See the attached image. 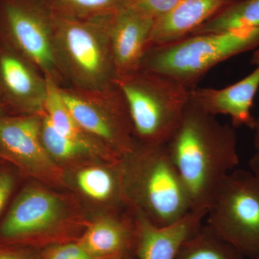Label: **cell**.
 I'll use <instances>...</instances> for the list:
<instances>
[{"label":"cell","mask_w":259,"mask_h":259,"mask_svg":"<svg viewBox=\"0 0 259 259\" xmlns=\"http://www.w3.org/2000/svg\"><path fill=\"white\" fill-rule=\"evenodd\" d=\"M136 239V215L108 214L89 227L79 242L98 259H115L134 253Z\"/></svg>","instance_id":"cell-16"},{"label":"cell","mask_w":259,"mask_h":259,"mask_svg":"<svg viewBox=\"0 0 259 259\" xmlns=\"http://www.w3.org/2000/svg\"><path fill=\"white\" fill-rule=\"evenodd\" d=\"M137 141L166 145L178 128L190 90L165 75L141 69L117 79Z\"/></svg>","instance_id":"cell-4"},{"label":"cell","mask_w":259,"mask_h":259,"mask_svg":"<svg viewBox=\"0 0 259 259\" xmlns=\"http://www.w3.org/2000/svg\"><path fill=\"white\" fill-rule=\"evenodd\" d=\"M234 247L217 236L205 223L187 238L176 259H243Z\"/></svg>","instance_id":"cell-20"},{"label":"cell","mask_w":259,"mask_h":259,"mask_svg":"<svg viewBox=\"0 0 259 259\" xmlns=\"http://www.w3.org/2000/svg\"><path fill=\"white\" fill-rule=\"evenodd\" d=\"M205 224L244 257L259 255V179L234 169L225 179L207 211Z\"/></svg>","instance_id":"cell-6"},{"label":"cell","mask_w":259,"mask_h":259,"mask_svg":"<svg viewBox=\"0 0 259 259\" xmlns=\"http://www.w3.org/2000/svg\"><path fill=\"white\" fill-rule=\"evenodd\" d=\"M181 0H129L127 6L155 21L171 12Z\"/></svg>","instance_id":"cell-23"},{"label":"cell","mask_w":259,"mask_h":259,"mask_svg":"<svg viewBox=\"0 0 259 259\" xmlns=\"http://www.w3.org/2000/svg\"><path fill=\"white\" fill-rule=\"evenodd\" d=\"M259 89V65L238 82L223 89H191L190 98L210 115L229 116L232 125L253 129L251 109Z\"/></svg>","instance_id":"cell-13"},{"label":"cell","mask_w":259,"mask_h":259,"mask_svg":"<svg viewBox=\"0 0 259 259\" xmlns=\"http://www.w3.org/2000/svg\"><path fill=\"white\" fill-rule=\"evenodd\" d=\"M235 1L181 0L168 14L155 21L150 47L170 44L192 35Z\"/></svg>","instance_id":"cell-15"},{"label":"cell","mask_w":259,"mask_h":259,"mask_svg":"<svg viewBox=\"0 0 259 259\" xmlns=\"http://www.w3.org/2000/svg\"><path fill=\"white\" fill-rule=\"evenodd\" d=\"M255 28H259V0H236L192 35Z\"/></svg>","instance_id":"cell-21"},{"label":"cell","mask_w":259,"mask_h":259,"mask_svg":"<svg viewBox=\"0 0 259 259\" xmlns=\"http://www.w3.org/2000/svg\"><path fill=\"white\" fill-rule=\"evenodd\" d=\"M207 212L191 210L177 222L159 226L135 213L136 259H176L187 238L203 225Z\"/></svg>","instance_id":"cell-12"},{"label":"cell","mask_w":259,"mask_h":259,"mask_svg":"<svg viewBox=\"0 0 259 259\" xmlns=\"http://www.w3.org/2000/svg\"><path fill=\"white\" fill-rule=\"evenodd\" d=\"M258 48L259 28L196 34L150 47L141 69L165 75L193 89L216 65Z\"/></svg>","instance_id":"cell-5"},{"label":"cell","mask_w":259,"mask_h":259,"mask_svg":"<svg viewBox=\"0 0 259 259\" xmlns=\"http://www.w3.org/2000/svg\"><path fill=\"white\" fill-rule=\"evenodd\" d=\"M253 259H259V255H258V256H257V257H255V258H254Z\"/></svg>","instance_id":"cell-32"},{"label":"cell","mask_w":259,"mask_h":259,"mask_svg":"<svg viewBox=\"0 0 259 259\" xmlns=\"http://www.w3.org/2000/svg\"><path fill=\"white\" fill-rule=\"evenodd\" d=\"M115 259H136V256H135L134 253H128V254H126L122 255V256L119 257V258Z\"/></svg>","instance_id":"cell-30"},{"label":"cell","mask_w":259,"mask_h":259,"mask_svg":"<svg viewBox=\"0 0 259 259\" xmlns=\"http://www.w3.org/2000/svg\"><path fill=\"white\" fill-rule=\"evenodd\" d=\"M250 62H251L252 64L255 65V66L259 65V48L253 52Z\"/></svg>","instance_id":"cell-29"},{"label":"cell","mask_w":259,"mask_h":259,"mask_svg":"<svg viewBox=\"0 0 259 259\" xmlns=\"http://www.w3.org/2000/svg\"><path fill=\"white\" fill-rule=\"evenodd\" d=\"M3 113H4V112H3V107H2L1 103H0V117H3Z\"/></svg>","instance_id":"cell-31"},{"label":"cell","mask_w":259,"mask_h":259,"mask_svg":"<svg viewBox=\"0 0 259 259\" xmlns=\"http://www.w3.org/2000/svg\"><path fill=\"white\" fill-rule=\"evenodd\" d=\"M124 201L134 213L159 226L177 222L192 210L185 186L166 145L135 142L120 162Z\"/></svg>","instance_id":"cell-2"},{"label":"cell","mask_w":259,"mask_h":259,"mask_svg":"<svg viewBox=\"0 0 259 259\" xmlns=\"http://www.w3.org/2000/svg\"><path fill=\"white\" fill-rule=\"evenodd\" d=\"M248 165H249L250 171L259 179V151H255L254 155L248 162Z\"/></svg>","instance_id":"cell-27"},{"label":"cell","mask_w":259,"mask_h":259,"mask_svg":"<svg viewBox=\"0 0 259 259\" xmlns=\"http://www.w3.org/2000/svg\"><path fill=\"white\" fill-rule=\"evenodd\" d=\"M120 162L115 169L90 167L77 174L80 190L90 198L102 202L125 203L122 194Z\"/></svg>","instance_id":"cell-18"},{"label":"cell","mask_w":259,"mask_h":259,"mask_svg":"<svg viewBox=\"0 0 259 259\" xmlns=\"http://www.w3.org/2000/svg\"><path fill=\"white\" fill-rule=\"evenodd\" d=\"M14 179L8 173L0 174V213L13 192Z\"/></svg>","instance_id":"cell-25"},{"label":"cell","mask_w":259,"mask_h":259,"mask_svg":"<svg viewBox=\"0 0 259 259\" xmlns=\"http://www.w3.org/2000/svg\"><path fill=\"white\" fill-rule=\"evenodd\" d=\"M10 36L19 54L60 85L54 49V13L46 0H11L5 5ZM61 86V85H60Z\"/></svg>","instance_id":"cell-8"},{"label":"cell","mask_w":259,"mask_h":259,"mask_svg":"<svg viewBox=\"0 0 259 259\" xmlns=\"http://www.w3.org/2000/svg\"><path fill=\"white\" fill-rule=\"evenodd\" d=\"M166 146L191 209L207 212L221 184L239 163L235 127L219 122L190 98Z\"/></svg>","instance_id":"cell-1"},{"label":"cell","mask_w":259,"mask_h":259,"mask_svg":"<svg viewBox=\"0 0 259 259\" xmlns=\"http://www.w3.org/2000/svg\"><path fill=\"white\" fill-rule=\"evenodd\" d=\"M0 259H38L30 250L23 248H0Z\"/></svg>","instance_id":"cell-26"},{"label":"cell","mask_w":259,"mask_h":259,"mask_svg":"<svg viewBox=\"0 0 259 259\" xmlns=\"http://www.w3.org/2000/svg\"><path fill=\"white\" fill-rule=\"evenodd\" d=\"M59 197L39 187H30L18 196L0 227V236L15 240L52 229L64 216Z\"/></svg>","instance_id":"cell-9"},{"label":"cell","mask_w":259,"mask_h":259,"mask_svg":"<svg viewBox=\"0 0 259 259\" xmlns=\"http://www.w3.org/2000/svg\"><path fill=\"white\" fill-rule=\"evenodd\" d=\"M113 14L83 19L54 14L56 62L63 79L71 87L104 90L115 86L110 35Z\"/></svg>","instance_id":"cell-3"},{"label":"cell","mask_w":259,"mask_h":259,"mask_svg":"<svg viewBox=\"0 0 259 259\" xmlns=\"http://www.w3.org/2000/svg\"><path fill=\"white\" fill-rule=\"evenodd\" d=\"M38 259H98L79 242L51 247Z\"/></svg>","instance_id":"cell-24"},{"label":"cell","mask_w":259,"mask_h":259,"mask_svg":"<svg viewBox=\"0 0 259 259\" xmlns=\"http://www.w3.org/2000/svg\"><path fill=\"white\" fill-rule=\"evenodd\" d=\"M0 84L10 101L28 115L44 112L47 79L23 56L0 54Z\"/></svg>","instance_id":"cell-14"},{"label":"cell","mask_w":259,"mask_h":259,"mask_svg":"<svg viewBox=\"0 0 259 259\" xmlns=\"http://www.w3.org/2000/svg\"><path fill=\"white\" fill-rule=\"evenodd\" d=\"M154 23L127 6L112 15L110 35L117 79L141 69Z\"/></svg>","instance_id":"cell-11"},{"label":"cell","mask_w":259,"mask_h":259,"mask_svg":"<svg viewBox=\"0 0 259 259\" xmlns=\"http://www.w3.org/2000/svg\"><path fill=\"white\" fill-rule=\"evenodd\" d=\"M40 135L44 147L53 160L71 161L93 156L108 158L113 161L120 158L107 150L93 147L62 136L54 128L45 112L42 115Z\"/></svg>","instance_id":"cell-19"},{"label":"cell","mask_w":259,"mask_h":259,"mask_svg":"<svg viewBox=\"0 0 259 259\" xmlns=\"http://www.w3.org/2000/svg\"><path fill=\"white\" fill-rule=\"evenodd\" d=\"M253 130L254 131L253 142H254L255 151H259V116L255 118V125Z\"/></svg>","instance_id":"cell-28"},{"label":"cell","mask_w":259,"mask_h":259,"mask_svg":"<svg viewBox=\"0 0 259 259\" xmlns=\"http://www.w3.org/2000/svg\"><path fill=\"white\" fill-rule=\"evenodd\" d=\"M42 113L0 117V153L24 169L39 175L51 173L55 168L42 144Z\"/></svg>","instance_id":"cell-10"},{"label":"cell","mask_w":259,"mask_h":259,"mask_svg":"<svg viewBox=\"0 0 259 259\" xmlns=\"http://www.w3.org/2000/svg\"><path fill=\"white\" fill-rule=\"evenodd\" d=\"M61 97L80 127L122 158L134 149L128 110L117 86L104 90L59 88Z\"/></svg>","instance_id":"cell-7"},{"label":"cell","mask_w":259,"mask_h":259,"mask_svg":"<svg viewBox=\"0 0 259 259\" xmlns=\"http://www.w3.org/2000/svg\"><path fill=\"white\" fill-rule=\"evenodd\" d=\"M54 14L72 18L110 15L125 8L129 0H46Z\"/></svg>","instance_id":"cell-22"},{"label":"cell","mask_w":259,"mask_h":259,"mask_svg":"<svg viewBox=\"0 0 259 259\" xmlns=\"http://www.w3.org/2000/svg\"><path fill=\"white\" fill-rule=\"evenodd\" d=\"M46 79L48 90L44 112L57 132L68 139L112 152L102 143L85 132L76 122L61 97L60 85L52 79Z\"/></svg>","instance_id":"cell-17"}]
</instances>
